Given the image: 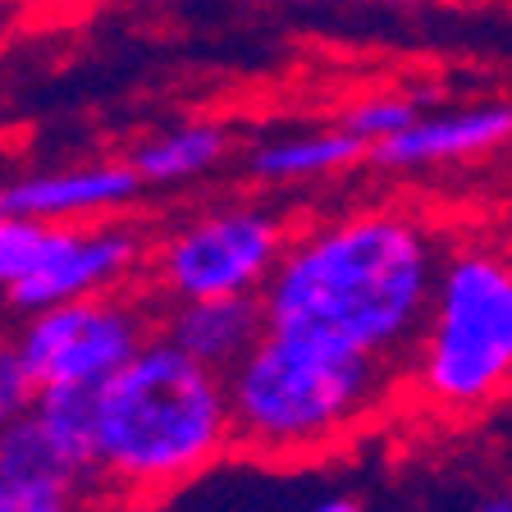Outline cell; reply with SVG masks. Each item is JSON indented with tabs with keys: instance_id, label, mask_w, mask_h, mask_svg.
Listing matches in <instances>:
<instances>
[{
	"instance_id": "obj_1",
	"label": "cell",
	"mask_w": 512,
	"mask_h": 512,
	"mask_svg": "<svg viewBox=\"0 0 512 512\" xmlns=\"http://www.w3.org/2000/svg\"><path fill=\"white\" fill-rule=\"evenodd\" d=\"M448 234L444 215L412 197H352L298 215L261 293L266 325L403 366L435 298Z\"/></svg>"
},
{
	"instance_id": "obj_2",
	"label": "cell",
	"mask_w": 512,
	"mask_h": 512,
	"mask_svg": "<svg viewBox=\"0 0 512 512\" xmlns=\"http://www.w3.org/2000/svg\"><path fill=\"white\" fill-rule=\"evenodd\" d=\"M234 458L224 375L165 334L96 389L92 485L106 508H151Z\"/></svg>"
},
{
	"instance_id": "obj_3",
	"label": "cell",
	"mask_w": 512,
	"mask_h": 512,
	"mask_svg": "<svg viewBox=\"0 0 512 512\" xmlns=\"http://www.w3.org/2000/svg\"><path fill=\"white\" fill-rule=\"evenodd\" d=\"M234 453L270 467H302L366 439L403 412V366L316 334L270 330L224 375Z\"/></svg>"
},
{
	"instance_id": "obj_4",
	"label": "cell",
	"mask_w": 512,
	"mask_h": 512,
	"mask_svg": "<svg viewBox=\"0 0 512 512\" xmlns=\"http://www.w3.org/2000/svg\"><path fill=\"white\" fill-rule=\"evenodd\" d=\"M512 398V252L503 234H448L435 298L403 357V407L430 421H476Z\"/></svg>"
},
{
	"instance_id": "obj_5",
	"label": "cell",
	"mask_w": 512,
	"mask_h": 512,
	"mask_svg": "<svg viewBox=\"0 0 512 512\" xmlns=\"http://www.w3.org/2000/svg\"><path fill=\"white\" fill-rule=\"evenodd\" d=\"M298 215L270 192L206 197L151 229L147 288L156 307L202 298H261Z\"/></svg>"
},
{
	"instance_id": "obj_6",
	"label": "cell",
	"mask_w": 512,
	"mask_h": 512,
	"mask_svg": "<svg viewBox=\"0 0 512 512\" xmlns=\"http://www.w3.org/2000/svg\"><path fill=\"white\" fill-rule=\"evenodd\" d=\"M160 334V307L147 288H119L96 298L55 302L28 311L14 325L37 389H101L115 371H124L142 348Z\"/></svg>"
},
{
	"instance_id": "obj_7",
	"label": "cell",
	"mask_w": 512,
	"mask_h": 512,
	"mask_svg": "<svg viewBox=\"0 0 512 512\" xmlns=\"http://www.w3.org/2000/svg\"><path fill=\"white\" fill-rule=\"evenodd\" d=\"M147 243L138 215H110V220H78V224H46L37 220L32 256L23 279L5 293L14 316L55 307V302L96 298L138 288L147 275Z\"/></svg>"
},
{
	"instance_id": "obj_8",
	"label": "cell",
	"mask_w": 512,
	"mask_h": 512,
	"mask_svg": "<svg viewBox=\"0 0 512 512\" xmlns=\"http://www.w3.org/2000/svg\"><path fill=\"white\" fill-rule=\"evenodd\" d=\"M508 147L512 96H476V101L421 106L403 133L371 147L366 170L389 174V179H426V174H448L494 160Z\"/></svg>"
},
{
	"instance_id": "obj_9",
	"label": "cell",
	"mask_w": 512,
	"mask_h": 512,
	"mask_svg": "<svg viewBox=\"0 0 512 512\" xmlns=\"http://www.w3.org/2000/svg\"><path fill=\"white\" fill-rule=\"evenodd\" d=\"M142 202H147V188L138 170L128 165V156L69 160V165H46V170H23L0 183V211L46 224L133 215Z\"/></svg>"
},
{
	"instance_id": "obj_10",
	"label": "cell",
	"mask_w": 512,
	"mask_h": 512,
	"mask_svg": "<svg viewBox=\"0 0 512 512\" xmlns=\"http://www.w3.org/2000/svg\"><path fill=\"white\" fill-rule=\"evenodd\" d=\"M366 156H371V147L330 115L320 124H284L266 128L256 138H243L238 174H243L247 188L270 192L284 202L293 192H311L348 179L352 170L366 165Z\"/></svg>"
},
{
	"instance_id": "obj_11",
	"label": "cell",
	"mask_w": 512,
	"mask_h": 512,
	"mask_svg": "<svg viewBox=\"0 0 512 512\" xmlns=\"http://www.w3.org/2000/svg\"><path fill=\"white\" fill-rule=\"evenodd\" d=\"M238 151H243V133L229 119L188 115L133 142L128 165L138 170L151 197V192H188L220 179L224 170L238 165Z\"/></svg>"
},
{
	"instance_id": "obj_12",
	"label": "cell",
	"mask_w": 512,
	"mask_h": 512,
	"mask_svg": "<svg viewBox=\"0 0 512 512\" xmlns=\"http://www.w3.org/2000/svg\"><path fill=\"white\" fill-rule=\"evenodd\" d=\"M160 334L202 366L229 375L266 334V311H261V298L174 302V307H160Z\"/></svg>"
},
{
	"instance_id": "obj_13",
	"label": "cell",
	"mask_w": 512,
	"mask_h": 512,
	"mask_svg": "<svg viewBox=\"0 0 512 512\" xmlns=\"http://www.w3.org/2000/svg\"><path fill=\"white\" fill-rule=\"evenodd\" d=\"M0 512H110L92 485L14 471L0 462Z\"/></svg>"
},
{
	"instance_id": "obj_14",
	"label": "cell",
	"mask_w": 512,
	"mask_h": 512,
	"mask_svg": "<svg viewBox=\"0 0 512 512\" xmlns=\"http://www.w3.org/2000/svg\"><path fill=\"white\" fill-rule=\"evenodd\" d=\"M421 106H426V101H421V96H412V92L375 87V92L352 96V101H348V106H343L334 119H339L348 133H357L366 147H380L384 138L403 133V128L416 119V110H421Z\"/></svg>"
},
{
	"instance_id": "obj_15",
	"label": "cell",
	"mask_w": 512,
	"mask_h": 512,
	"mask_svg": "<svg viewBox=\"0 0 512 512\" xmlns=\"http://www.w3.org/2000/svg\"><path fill=\"white\" fill-rule=\"evenodd\" d=\"M37 398H42V389H37V375H32L14 330L0 334V430H10L19 416H28Z\"/></svg>"
},
{
	"instance_id": "obj_16",
	"label": "cell",
	"mask_w": 512,
	"mask_h": 512,
	"mask_svg": "<svg viewBox=\"0 0 512 512\" xmlns=\"http://www.w3.org/2000/svg\"><path fill=\"white\" fill-rule=\"evenodd\" d=\"M32 238H37V220L0 211V302H5V293L23 279V270H28Z\"/></svg>"
},
{
	"instance_id": "obj_17",
	"label": "cell",
	"mask_w": 512,
	"mask_h": 512,
	"mask_svg": "<svg viewBox=\"0 0 512 512\" xmlns=\"http://www.w3.org/2000/svg\"><path fill=\"white\" fill-rule=\"evenodd\" d=\"M467 512H512V480L508 485H490L467 503Z\"/></svg>"
},
{
	"instance_id": "obj_18",
	"label": "cell",
	"mask_w": 512,
	"mask_h": 512,
	"mask_svg": "<svg viewBox=\"0 0 512 512\" xmlns=\"http://www.w3.org/2000/svg\"><path fill=\"white\" fill-rule=\"evenodd\" d=\"M307 512H371V508H366L357 494H325V499L311 503Z\"/></svg>"
},
{
	"instance_id": "obj_19",
	"label": "cell",
	"mask_w": 512,
	"mask_h": 512,
	"mask_svg": "<svg viewBox=\"0 0 512 512\" xmlns=\"http://www.w3.org/2000/svg\"><path fill=\"white\" fill-rule=\"evenodd\" d=\"M371 5H380V10H439L448 0H371Z\"/></svg>"
},
{
	"instance_id": "obj_20",
	"label": "cell",
	"mask_w": 512,
	"mask_h": 512,
	"mask_svg": "<svg viewBox=\"0 0 512 512\" xmlns=\"http://www.w3.org/2000/svg\"><path fill=\"white\" fill-rule=\"evenodd\" d=\"M503 243H508V252H512V220H508V229H503Z\"/></svg>"
},
{
	"instance_id": "obj_21",
	"label": "cell",
	"mask_w": 512,
	"mask_h": 512,
	"mask_svg": "<svg viewBox=\"0 0 512 512\" xmlns=\"http://www.w3.org/2000/svg\"><path fill=\"white\" fill-rule=\"evenodd\" d=\"M503 5H512V0H503Z\"/></svg>"
}]
</instances>
